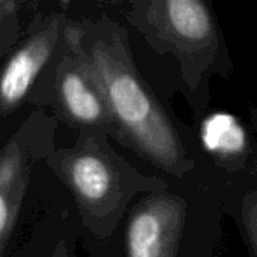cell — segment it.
Listing matches in <instances>:
<instances>
[{
	"instance_id": "6da1fadb",
	"label": "cell",
	"mask_w": 257,
	"mask_h": 257,
	"mask_svg": "<svg viewBox=\"0 0 257 257\" xmlns=\"http://www.w3.org/2000/svg\"><path fill=\"white\" fill-rule=\"evenodd\" d=\"M66 44L95 77L117 130V143L157 169L182 179L194 169L182 139L149 84L140 75L128 32L107 14L68 21Z\"/></svg>"
},
{
	"instance_id": "7a4b0ae2",
	"label": "cell",
	"mask_w": 257,
	"mask_h": 257,
	"mask_svg": "<svg viewBox=\"0 0 257 257\" xmlns=\"http://www.w3.org/2000/svg\"><path fill=\"white\" fill-rule=\"evenodd\" d=\"M45 163L71 191L83 226L101 241L113 235L137 194L169 188L163 178L133 167L98 133H78L74 146L53 151Z\"/></svg>"
},
{
	"instance_id": "3957f363",
	"label": "cell",
	"mask_w": 257,
	"mask_h": 257,
	"mask_svg": "<svg viewBox=\"0 0 257 257\" xmlns=\"http://www.w3.org/2000/svg\"><path fill=\"white\" fill-rule=\"evenodd\" d=\"M123 15L158 54L178 60L191 105L202 111L212 74L232 72L212 8L202 0H133Z\"/></svg>"
},
{
	"instance_id": "277c9868",
	"label": "cell",
	"mask_w": 257,
	"mask_h": 257,
	"mask_svg": "<svg viewBox=\"0 0 257 257\" xmlns=\"http://www.w3.org/2000/svg\"><path fill=\"white\" fill-rule=\"evenodd\" d=\"M29 99L36 105L50 107L54 120L77 133H98L117 142L116 125L95 77L68 44L57 63H51L39 77Z\"/></svg>"
},
{
	"instance_id": "5b68a950",
	"label": "cell",
	"mask_w": 257,
	"mask_h": 257,
	"mask_svg": "<svg viewBox=\"0 0 257 257\" xmlns=\"http://www.w3.org/2000/svg\"><path fill=\"white\" fill-rule=\"evenodd\" d=\"M65 12H36L26 39L15 48L0 71V116L15 111L35 87L44 71L65 48L68 26Z\"/></svg>"
},
{
	"instance_id": "8992f818",
	"label": "cell",
	"mask_w": 257,
	"mask_h": 257,
	"mask_svg": "<svg viewBox=\"0 0 257 257\" xmlns=\"http://www.w3.org/2000/svg\"><path fill=\"white\" fill-rule=\"evenodd\" d=\"M187 202L167 190L148 194L131 211L125 248L126 257H178Z\"/></svg>"
},
{
	"instance_id": "52a82bcc",
	"label": "cell",
	"mask_w": 257,
	"mask_h": 257,
	"mask_svg": "<svg viewBox=\"0 0 257 257\" xmlns=\"http://www.w3.org/2000/svg\"><path fill=\"white\" fill-rule=\"evenodd\" d=\"M200 140L215 164L230 172L248 170L253 149L242 122L230 113L215 111L200 123Z\"/></svg>"
},
{
	"instance_id": "ba28073f",
	"label": "cell",
	"mask_w": 257,
	"mask_h": 257,
	"mask_svg": "<svg viewBox=\"0 0 257 257\" xmlns=\"http://www.w3.org/2000/svg\"><path fill=\"white\" fill-rule=\"evenodd\" d=\"M27 185L29 181L11 187H0V257H3L9 236L17 223Z\"/></svg>"
},
{
	"instance_id": "9c48e42d",
	"label": "cell",
	"mask_w": 257,
	"mask_h": 257,
	"mask_svg": "<svg viewBox=\"0 0 257 257\" xmlns=\"http://www.w3.org/2000/svg\"><path fill=\"white\" fill-rule=\"evenodd\" d=\"M20 12L18 3L0 0V57H3L18 41Z\"/></svg>"
},
{
	"instance_id": "30bf717a",
	"label": "cell",
	"mask_w": 257,
	"mask_h": 257,
	"mask_svg": "<svg viewBox=\"0 0 257 257\" xmlns=\"http://www.w3.org/2000/svg\"><path fill=\"white\" fill-rule=\"evenodd\" d=\"M242 223H244V235L245 244L248 248L250 257H256L257 251V194L256 191H250L242 205Z\"/></svg>"
},
{
	"instance_id": "8fae6325",
	"label": "cell",
	"mask_w": 257,
	"mask_h": 257,
	"mask_svg": "<svg viewBox=\"0 0 257 257\" xmlns=\"http://www.w3.org/2000/svg\"><path fill=\"white\" fill-rule=\"evenodd\" d=\"M51 257H69L68 253H66V247L63 245V242L57 244V247H56V250H54V253H53Z\"/></svg>"
}]
</instances>
